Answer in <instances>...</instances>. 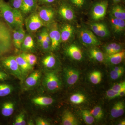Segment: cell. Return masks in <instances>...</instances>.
Returning <instances> with one entry per match:
<instances>
[{"instance_id":"1","label":"cell","mask_w":125,"mask_h":125,"mask_svg":"<svg viewBox=\"0 0 125 125\" xmlns=\"http://www.w3.org/2000/svg\"><path fill=\"white\" fill-rule=\"evenodd\" d=\"M0 15L13 31L23 27V17L20 10L13 8L4 0H0Z\"/></svg>"},{"instance_id":"2","label":"cell","mask_w":125,"mask_h":125,"mask_svg":"<svg viewBox=\"0 0 125 125\" xmlns=\"http://www.w3.org/2000/svg\"><path fill=\"white\" fill-rule=\"evenodd\" d=\"M0 65L8 74H10L21 81L23 80V76L15 56L2 57L0 59Z\"/></svg>"},{"instance_id":"3","label":"cell","mask_w":125,"mask_h":125,"mask_svg":"<svg viewBox=\"0 0 125 125\" xmlns=\"http://www.w3.org/2000/svg\"><path fill=\"white\" fill-rule=\"evenodd\" d=\"M43 84L49 92H55L60 89L61 87V82L59 76L54 72H49L45 74Z\"/></svg>"},{"instance_id":"4","label":"cell","mask_w":125,"mask_h":125,"mask_svg":"<svg viewBox=\"0 0 125 125\" xmlns=\"http://www.w3.org/2000/svg\"><path fill=\"white\" fill-rule=\"evenodd\" d=\"M25 24L27 31L30 33L35 32L45 25L36 11L31 13L27 17Z\"/></svg>"},{"instance_id":"5","label":"cell","mask_w":125,"mask_h":125,"mask_svg":"<svg viewBox=\"0 0 125 125\" xmlns=\"http://www.w3.org/2000/svg\"><path fill=\"white\" fill-rule=\"evenodd\" d=\"M48 25V31L51 41V49L54 51L58 48L61 42L60 30L55 23H52Z\"/></svg>"},{"instance_id":"6","label":"cell","mask_w":125,"mask_h":125,"mask_svg":"<svg viewBox=\"0 0 125 125\" xmlns=\"http://www.w3.org/2000/svg\"><path fill=\"white\" fill-rule=\"evenodd\" d=\"M79 38L84 45L88 46H98L100 44L96 35L92 31L86 28H82L79 32Z\"/></svg>"},{"instance_id":"7","label":"cell","mask_w":125,"mask_h":125,"mask_svg":"<svg viewBox=\"0 0 125 125\" xmlns=\"http://www.w3.org/2000/svg\"><path fill=\"white\" fill-rule=\"evenodd\" d=\"M37 13L45 25H48L53 22L55 15V12L52 7L47 6L39 7Z\"/></svg>"},{"instance_id":"8","label":"cell","mask_w":125,"mask_h":125,"mask_svg":"<svg viewBox=\"0 0 125 125\" xmlns=\"http://www.w3.org/2000/svg\"><path fill=\"white\" fill-rule=\"evenodd\" d=\"M108 6V2L106 0L102 1L95 4L91 10L92 19L98 20L104 18L106 14Z\"/></svg>"},{"instance_id":"9","label":"cell","mask_w":125,"mask_h":125,"mask_svg":"<svg viewBox=\"0 0 125 125\" xmlns=\"http://www.w3.org/2000/svg\"><path fill=\"white\" fill-rule=\"evenodd\" d=\"M15 105L10 100L0 98V116L3 118L11 116L14 113Z\"/></svg>"},{"instance_id":"10","label":"cell","mask_w":125,"mask_h":125,"mask_svg":"<svg viewBox=\"0 0 125 125\" xmlns=\"http://www.w3.org/2000/svg\"><path fill=\"white\" fill-rule=\"evenodd\" d=\"M7 25L0 20V42L11 47L13 42L12 35L10 29Z\"/></svg>"},{"instance_id":"11","label":"cell","mask_w":125,"mask_h":125,"mask_svg":"<svg viewBox=\"0 0 125 125\" xmlns=\"http://www.w3.org/2000/svg\"><path fill=\"white\" fill-rule=\"evenodd\" d=\"M65 82L69 86L75 84L79 80L80 73L78 70L71 68H66L64 71Z\"/></svg>"},{"instance_id":"12","label":"cell","mask_w":125,"mask_h":125,"mask_svg":"<svg viewBox=\"0 0 125 125\" xmlns=\"http://www.w3.org/2000/svg\"><path fill=\"white\" fill-rule=\"evenodd\" d=\"M92 32L95 35L102 38H106L110 35V32L107 26L102 23H94L90 24Z\"/></svg>"},{"instance_id":"13","label":"cell","mask_w":125,"mask_h":125,"mask_svg":"<svg viewBox=\"0 0 125 125\" xmlns=\"http://www.w3.org/2000/svg\"><path fill=\"white\" fill-rule=\"evenodd\" d=\"M42 73L40 71L36 70L32 72L25 81V86L28 89L32 88L37 86L40 81Z\"/></svg>"},{"instance_id":"14","label":"cell","mask_w":125,"mask_h":125,"mask_svg":"<svg viewBox=\"0 0 125 125\" xmlns=\"http://www.w3.org/2000/svg\"><path fill=\"white\" fill-rule=\"evenodd\" d=\"M37 2V0H23L19 10L23 15L31 14L36 10Z\"/></svg>"},{"instance_id":"15","label":"cell","mask_w":125,"mask_h":125,"mask_svg":"<svg viewBox=\"0 0 125 125\" xmlns=\"http://www.w3.org/2000/svg\"><path fill=\"white\" fill-rule=\"evenodd\" d=\"M58 13L65 20L71 21L75 17V14L73 9L69 5L62 4L59 7Z\"/></svg>"},{"instance_id":"16","label":"cell","mask_w":125,"mask_h":125,"mask_svg":"<svg viewBox=\"0 0 125 125\" xmlns=\"http://www.w3.org/2000/svg\"><path fill=\"white\" fill-rule=\"evenodd\" d=\"M12 41L17 49H20L21 47L26 34L23 27H20L13 31Z\"/></svg>"},{"instance_id":"17","label":"cell","mask_w":125,"mask_h":125,"mask_svg":"<svg viewBox=\"0 0 125 125\" xmlns=\"http://www.w3.org/2000/svg\"><path fill=\"white\" fill-rule=\"evenodd\" d=\"M66 54L74 60L80 61L83 59V54L79 47L75 44L68 46L65 50Z\"/></svg>"},{"instance_id":"18","label":"cell","mask_w":125,"mask_h":125,"mask_svg":"<svg viewBox=\"0 0 125 125\" xmlns=\"http://www.w3.org/2000/svg\"><path fill=\"white\" fill-rule=\"evenodd\" d=\"M110 22L112 29L115 33L121 34L125 30V20L114 18L111 15Z\"/></svg>"},{"instance_id":"19","label":"cell","mask_w":125,"mask_h":125,"mask_svg":"<svg viewBox=\"0 0 125 125\" xmlns=\"http://www.w3.org/2000/svg\"><path fill=\"white\" fill-rule=\"evenodd\" d=\"M41 62L42 65L48 69H54L57 65L58 61L55 56L53 54H47L42 59Z\"/></svg>"},{"instance_id":"20","label":"cell","mask_w":125,"mask_h":125,"mask_svg":"<svg viewBox=\"0 0 125 125\" xmlns=\"http://www.w3.org/2000/svg\"><path fill=\"white\" fill-rule=\"evenodd\" d=\"M74 29L71 24H65L60 30L61 42H66L71 38L73 34Z\"/></svg>"},{"instance_id":"21","label":"cell","mask_w":125,"mask_h":125,"mask_svg":"<svg viewBox=\"0 0 125 125\" xmlns=\"http://www.w3.org/2000/svg\"><path fill=\"white\" fill-rule=\"evenodd\" d=\"M15 57L20 71L24 77V76L32 69L33 67L31 66L20 55L19 56H15Z\"/></svg>"},{"instance_id":"22","label":"cell","mask_w":125,"mask_h":125,"mask_svg":"<svg viewBox=\"0 0 125 125\" xmlns=\"http://www.w3.org/2000/svg\"><path fill=\"white\" fill-rule=\"evenodd\" d=\"M125 105L124 103L120 101L115 104L112 108L111 115L112 118H117L120 117L125 112Z\"/></svg>"},{"instance_id":"23","label":"cell","mask_w":125,"mask_h":125,"mask_svg":"<svg viewBox=\"0 0 125 125\" xmlns=\"http://www.w3.org/2000/svg\"><path fill=\"white\" fill-rule=\"evenodd\" d=\"M125 56V51L122 50L118 53L107 55V62L112 65H118L122 62Z\"/></svg>"},{"instance_id":"24","label":"cell","mask_w":125,"mask_h":125,"mask_svg":"<svg viewBox=\"0 0 125 125\" xmlns=\"http://www.w3.org/2000/svg\"><path fill=\"white\" fill-rule=\"evenodd\" d=\"M34 47L35 43L32 37L30 34H26L20 49L23 51H29L34 49Z\"/></svg>"},{"instance_id":"25","label":"cell","mask_w":125,"mask_h":125,"mask_svg":"<svg viewBox=\"0 0 125 125\" xmlns=\"http://www.w3.org/2000/svg\"><path fill=\"white\" fill-rule=\"evenodd\" d=\"M62 124L63 125H78V121L73 114L69 111H65L62 117Z\"/></svg>"},{"instance_id":"26","label":"cell","mask_w":125,"mask_h":125,"mask_svg":"<svg viewBox=\"0 0 125 125\" xmlns=\"http://www.w3.org/2000/svg\"><path fill=\"white\" fill-rule=\"evenodd\" d=\"M6 81H0V98L6 97L14 91V87Z\"/></svg>"},{"instance_id":"27","label":"cell","mask_w":125,"mask_h":125,"mask_svg":"<svg viewBox=\"0 0 125 125\" xmlns=\"http://www.w3.org/2000/svg\"><path fill=\"white\" fill-rule=\"evenodd\" d=\"M32 101L35 105L40 106H49L52 104L54 102V99L52 98L44 96L34 98Z\"/></svg>"},{"instance_id":"28","label":"cell","mask_w":125,"mask_h":125,"mask_svg":"<svg viewBox=\"0 0 125 125\" xmlns=\"http://www.w3.org/2000/svg\"><path fill=\"white\" fill-rule=\"evenodd\" d=\"M111 15L114 18L125 20V9L120 5H116L113 7L112 9Z\"/></svg>"},{"instance_id":"29","label":"cell","mask_w":125,"mask_h":125,"mask_svg":"<svg viewBox=\"0 0 125 125\" xmlns=\"http://www.w3.org/2000/svg\"><path fill=\"white\" fill-rule=\"evenodd\" d=\"M89 54L90 57L98 62H103L104 60L103 53L99 49L92 48L89 50Z\"/></svg>"},{"instance_id":"30","label":"cell","mask_w":125,"mask_h":125,"mask_svg":"<svg viewBox=\"0 0 125 125\" xmlns=\"http://www.w3.org/2000/svg\"><path fill=\"white\" fill-rule=\"evenodd\" d=\"M125 69L123 66H115L110 72V77L112 80H116L123 75Z\"/></svg>"},{"instance_id":"31","label":"cell","mask_w":125,"mask_h":125,"mask_svg":"<svg viewBox=\"0 0 125 125\" xmlns=\"http://www.w3.org/2000/svg\"><path fill=\"white\" fill-rule=\"evenodd\" d=\"M89 79L90 82L94 84H97L102 80V73L98 71H95L90 74Z\"/></svg>"},{"instance_id":"32","label":"cell","mask_w":125,"mask_h":125,"mask_svg":"<svg viewBox=\"0 0 125 125\" xmlns=\"http://www.w3.org/2000/svg\"><path fill=\"white\" fill-rule=\"evenodd\" d=\"M20 55L32 67H33L37 62V57L33 54L24 52Z\"/></svg>"},{"instance_id":"33","label":"cell","mask_w":125,"mask_h":125,"mask_svg":"<svg viewBox=\"0 0 125 125\" xmlns=\"http://www.w3.org/2000/svg\"><path fill=\"white\" fill-rule=\"evenodd\" d=\"M70 99V102L72 103L79 104L84 102L85 100V97L82 94L76 93L71 96Z\"/></svg>"},{"instance_id":"34","label":"cell","mask_w":125,"mask_h":125,"mask_svg":"<svg viewBox=\"0 0 125 125\" xmlns=\"http://www.w3.org/2000/svg\"><path fill=\"white\" fill-rule=\"evenodd\" d=\"M81 115L83 120L87 125H92L94 123V118L88 110H83L81 111Z\"/></svg>"},{"instance_id":"35","label":"cell","mask_w":125,"mask_h":125,"mask_svg":"<svg viewBox=\"0 0 125 125\" xmlns=\"http://www.w3.org/2000/svg\"><path fill=\"white\" fill-rule=\"evenodd\" d=\"M90 112L94 119L96 120H101L103 117V112L102 107L100 106L94 107Z\"/></svg>"},{"instance_id":"36","label":"cell","mask_w":125,"mask_h":125,"mask_svg":"<svg viewBox=\"0 0 125 125\" xmlns=\"http://www.w3.org/2000/svg\"><path fill=\"white\" fill-rule=\"evenodd\" d=\"M13 124L15 125H26V122L25 119L24 113H21L17 115Z\"/></svg>"},{"instance_id":"37","label":"cell","mask_w":125,"mask_h":125,"mask_svg":"<svg viewBox=\"0 0 125 125\" xmlns=\"http://www.w3.org/2000/svg\"><path fill=\"white\" fill-rule=\"evenodd\" d=\"M10 78L9 74L0 65V81H7Z\"/></svg>"},{"instance_id":"38","label":"cell","mask_w":125,"mask_h":125,"mask_svg":"<svg viewBox=\"0 0 125 125\" xmlns=\"http://www.w3.org/2000/svg\"><path fill=\"white\" fill-rule=\"evenodd\" d=\"M106 96L109 99H113L118 97V92L111 88L107 91Z\"/></svg>"},{"instance_id":"39","label":"cell","mask_w":125,"mask_h":125,"mask_svg":"<svg viewBox=\"0 0 125 125\" xmlns=\"http://www.w3.org/2000/svg\"><path fill=\"white\" fill-rule=\"evenodd\" d=\"M116 43H109L105 46L104 49L106 54L107 55H112L113 50V48L116 45Z\"/></svg>"},{"instance_id":"40","label":"cell","mask_w":125,"mask_h":125,"mask_svg":"<svg viewBox=\"0 0 125 125\" xmlns=\"http://www.w3.org/2000/svg\"><path fill=\"white\" fill-rule=\"evenodd\" d=\"M23 1V0H11L10 5L14 9L20 10Z\"/></svg>"},{"instance_id":"41","label":"cell","mask_w":125,"mask_h":125,"mask_svg":"<svg viewBox=\"0 0 125 125\" xmlns=\"http://www.w3.org/2000/svg\"><path fill=\"white\" fill-rule=\"evenodd\" d=\"M125 88V81L121 82L115 84L112 87L111 89L116 92H118L122 89Z\"/></svg>"},{"instance_id":"42","label":"cell","mask_w":125,"mask_h":125,"mask_svg":"<svg viewBox=\"0 0 125 125\" xmlns=\"http://www.w3.org/2000/svg\"><path fill=\"white\" fill-rule=\"evenodd\" d=\"M71 3L76 7L81 8L84 4L86 0H70Z\"/></svg>"},{"instance_id":"43","label":"cell","mask_w":125,"mask_h":125,"mask_svg":"<svg viewBox=\"0 0 125 125\" xmlns=\"http://www.w3.org/2000/svg\"><path fill=\"white\" fill-rule=\"evenodd\" d=\"M36 37L37 42L39 45L44 39V31L43 28L37 33Z\"/></svg>"},{"instance_id":"44","label":"cell","mask_w":125,"mask_h":125,"mask_svg":"<svg viewBox=\"0 0 125 125\" xmlns=\"http://www.w3.org/2000/svg\"><path fill=\"white\" fill-rule=\"evenodd\" d=\"M36 125H49L50 123L47 121L43 118H37L36 121Z\"/></svg>"},{"instance_id":"45","label":"cell","mask_w":125,"mask_h":125,"mask_svg":"<svg viewBox=\"0 0 125 125\" xmlns=\"http://www.w3.org/2000/svg\"><path fill=\"white\" fill-rule=\"evenodd\" d=\"M56 0H37L38 2L42 4H49L53 3Z\"/></svg>"},{"instance_id":"46","label":"cell","mask_w":125,"mask_h":125,"mask_svg":"<svg viewBox=\"0 0 125 125\" xmlns=\"http://www.w3.org/2000/svg\"><path fill=\"white\" fill-rule=\"evenodd\" d=\"M125 88L122 89L118 92V97H122L125 96Z\"/></svg>"},{"instance_id":"47","label":"cell","mask_w":125,"mask_h":125,"mask_svg":"<svg viewBox=\"0 0 125 125\" xmlns=\"http://www.w3.org/2000/svg\"><path fill=\"white\" fill-rule=\"evenodd\" d=\"M118 125H125V121L123 120L121 121L120 123L118 124Z\"/></svg>"},{"instance_id":"48","label":"cell","mask_w":125,"mask_h":125,"mask_svg":"<svg viewBox=\"0 0 125 125\" xmlns=\"http://www.w3.org/2000/svg\"><path fill=\"white\" fill-rule=\"evenodd\" d=\"M121 0H113V2L115 3H118V2H120Z\"/></svg>"}]
</instances>
